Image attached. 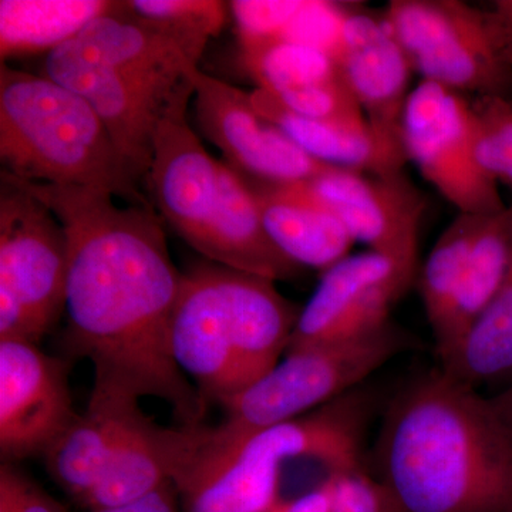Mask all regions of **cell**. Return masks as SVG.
I'll use <instances>...</instances> for the list:
<instances>
[{"mask_svg":"<svg viewBox=\"0 0 512 512\" xmlns=\"http://www.w3.org/2000/svg\"><path fill=\"white\" fill-rule=\"evenodd\" d=\"M19 183L66 231V359L92 363L93 389L156 397L181 427H201L208 403L171 350L183 272L171 259L163 218L154 208L120 207L93 188Z\"/></svg>","mask_w":512,"mask_h":512,"instance_id":"cell-1","label":"cell"},{"mask_svg":"<svg viewBox=\"0 0 512 512\" xmlns=\"http://www.w3.org/2000/svg\"><path fill=\"white\" fill-rule=\"evenodd\" d=\"M375 457L403 512H512V433L488 396L440 367L394 394Z\"/></svg>","mask_w":512,"mask_h":512,"instance_id":"cell-2","label":"cell"},{"mask_svg":"<svg viewBox=\"0 0 512 512\" xmlns=\"http://www.w3.org/2000/svg\"><path fill=\"white\" fill-rule=\"evenodd\" d=\"M0 161L2 173L26 183L93 188L154 208L89 101L6 63L0 66Z\"/></svg>","mask_w":512,"mask_h":512,"instance_id":"cell-3","label":"cell"},{"mask_svg":"<svg viewBox=\"0 0 512 512\" xmlns=\"http://www.w3.org/2000/svg\"><path fill=\"white\" fill-rule=\"evenodd\" d=\"M412 340L392 322L360 338L289 350L271 370L220 402L227 419L208 431L207 444L225 446L313 412L362 386Z\"/></svg>","mask_w":512,"mask_h":512,"instance_id":"cell-4","label":"cell"},{"mask_svg":"<svg viewBox=\"0 0 512 512\" xmlns=\"http://www.w3.org/2000/svg\"><path fill=\"white\" fill-rule=\"evenodd\" d=\"M383 16L424 82L468 97L511 96L512 69L485 10L461 0H392Z\"/></svg>","mask_w":512,"mask_h":512,"instance_id":"cell-5","label":"cell"},{"mask_svg":"<svg viewBox=\"0 0 512 512\" xmlns=\"http://www.w3.org/2000/svg\"><path fill=\"white\" fill-rule=\"evenodd\" d=\"M402 143L407 161L458 214L488 215L507 207L474 154L471 97L420 80L404 110Z\"/></svg>","mask_w":512,"mask_h":512,"instance_id":"cell-6","label":"cell"},{"mask_svg":"<svg viewBox=\"0 0 512 512\" xmlns=\"http://www.w3.org/2000/svg\"><path fill=\"white\" fill-rule=\"evenodd\" d=\"M69 247L62 222L10 175L0 188V295L18 302L37 342L66 311Z\"/></svg>","mask_w":512,"mask_h":512,"instance_id":"cell-7","label":"cell"},{"mask_svg":"<svg viewBox=\"0 0 512 512\" xmlns=\"http://www.w3.org/2000/svg\"><path fill=\"white\" fill-rule=\"evenodd\" d=\"M204 136L238 173L274 184L305 183L330 165L303 151L276 124L262 116L251 93L212 77L195 66L187 70Z\"/></svg>","mask_w":512,"mask_h":512,"instance_id":"cell-8","label":"cell"},{"mask_svg":"<svg viewBox=\"0 0 512 512\" xmlns=\"http://www.w3.org/2000/svg\"><path fill=\"white\" fill-rule=\"evenodd\" d=\"M72 362L35 343L0 340V457L18 464L45 456L76 421Z\"/></svg>","mask_w":512,"mask_h":512,"instance_id":"cell-9","label":"cell"},{"mask_svg":"<svg viewBox=\"0 0 512 512\" xmlns=\"http://www.w3.org/2000/svg\"><path fill=\"white\" fill-rule=\"evenodd\" d=\"M367 251L419 274V237L426 212L423 194L403 173L377 175L330 167L299 183Z\"/></svg>","mask_w":512,"mask_h":512,"instance_id":"cell-10","label":"cell"},{"mask_svg":"<svg viewBox=\"0 0 512 512\" xmlns=\"http://www.w3.org/2000/svg\"><path fill=\"white\" fill-rule=\"evenodd\" d=\"M192 97L185 74L154 130L146 187L163 221L198 251L218 201L220 161L211 157L188 123Z\"/></svg>","mask_w":512,"mask_h":512,"instance_id":"cell-11","label":"cell"},{"mask_svg":"<svg viewBox=\"0 0 512 512\" xmlns=\"http://www.w3.org/2000/svg\"><path fill=\"white\" fill-rule=\"evenodd\" d=\"M417 275L376 252L350 254L320 275L303 306L289 350L370 335L386 328L394 303Z\"/></svg>","mask_w":512,"mask_h":512,"instance_id":"cell-12","label":"cell"},{"mask_svg":"<svg viewBox=\"0 0 512 512\" xmlns=\"http://www.w3.org/2000/svg\"><path fill=\"white\" fill-rule=\"evenodd\" d=\"M45 76L92 104L131 173L138 183L146 185L154 130L185 74L46 62Z\"/></svg>","mask_w":512,"mask_h":512,"instance_id":"cell-13","label":"cell"},{"mask_svg":"<svg viewBox=\"0 0 512 512\" xmlns=\"http://www.w3.org/2000/svg\"><path fill=\"white\" fill-rule=\"evenodd\" d=\"M335 62L369 126L403 150V116L414 70L384 16L346 8Z\"/></svg>","mask_w":512,"mask_h":512,"instance_id":"cell-14","label":"cell"},{"mask_svg":"<svg viewBox=\"0 0 512 512\" xmlns=\"http://www.w3.org/2000/svg\"><path fill=\"white\" fill-rule=\"evenodd\" d=\"M116 9L94 19L73 39L47 55L46 62L133 72L187 73L214 37L208 30L120 15ZM130 9V8H128Z\"/></svg>","mask_w":512,"mask_h":512,"instance_id":"cell-15","label":"cell"},{"mask_svg":"<svg viewBox=\"0 0 512 512\" xmlns=\"http://www.w3.org/2000/svg\"><path fill=\"white\" fill-rule=\"evenodd\" d=\"M170 336L175 363L205 402L220 403L238 392L221 265L202 262L183 274Z\"/></svg>","mask_w":512,"mask_h":512,"instance_id":"cell-16","label":"cell"},{"mask_svg":"<svg viewBox=\"0 0 512 512\" xmlns=\"http://www.w3.org/2000/svg\"><path fill=\"white\" fill-rule=\"evenodd\" d=\"M373 407V394L360 386L313 412L225 446L242 444L282 466L288 461L313 460L326 467L328 476L365 468L366 429Z\"/></svg>","mask_w":512,"mask_h":512,"instance_id":"cell-17","label":"cell"},{"mask_svg":"<svg viewBox=\"0 0 512 512\" xmlns=\"http://www.w3.org/2000/svg\"><path fill=\"white\" fill-rule=\"evenodd\" d=\"M208 427L168 429L144 414L111 456L106 470L84 498L86 512L133 503L183 473L197 454Z\"/></svg>","mask_w":512,"mask_h":512,"instance_id":"cell-18","label":"cell"},{"mask_svg":"<svg viewBox=\"0 0 512 512\" xmlns=\"http://www.w3.org/2000/svg\"><path fill=\"white\" fill-rule=\"evenodd\" d=\"M222 284L241 392L281 362L302 308L286 299L276 282L262 276L222 266Z\"/></svg>","mask_w":512,"mask_h":512,"instance_id":"cell-19","label":"cell"},{"mask_svg":"<svg viewBox=\"0 0 512 512\" xmlns=\"http://www.w3.org/2000/svg\"><path fill=\"white\" fill-rule=\"evenodd\" d=\"M197 252L214 264L274 282L292 281L302 271L269 237L254 192L227 161H220L217 205Z\"/></svg>","mask_w":512,"mask_h":512,"instance_id":"cell-20","label":"cell"},{"mask_svg":"<svg viewBox=\"0 0 512 512\" xmlns=\"http://www.w3.org/2000/svg\"><path fill=\"white\" fill-rule=\"evenodd\" d=\"M144 414L136 397L92 389L86 412L43 456L50 478L80 507Z\"/></svg>","mask_w":512,"mask_h":512,"instance_id":"cell-21","label":"cell"},{"mask_svg":"<svg viewBox=\"0 0 512 512\" xmlns=\"http://www.w3.org/2000/svg\"><path fill=\"white\" fill-rule=\"evenodd\" d=\"M254 192L266 231L279 251L320 275L352 254L348 229L299 183L274 184L242 175Z\"/></svg>","mask_w":512,"mask_h":512,"instance_id":"cell-22","label":"cell"},{"mask_svg":"<svg viewBox=\"0 0 512 512\" xmlns=\"http://www.w3.org/2000/svg\"><path fill=\"white\" fill-rule=\"evenodd\" d=\"M251 96L262 116L281 128L286 136L320 163L367 174L403 173L407 158L402 148L377 136L369 124L306 119L285 109L265 90L256 89Z\"/></svg>","mask_w":512,"mask_h":512,"instance_id":"cell-23","label":"cell"},{"mask_svg":"<svg viewBox=\"0 0 512 512\" xmlns=\"http://www.w3.org/2000/svg\"><path fill=\"white\" fill-rule=\"evenodd\" d=\"M106 0H2L0 55L53 52L82 32L90 22L116 9Z\"/></svg>","mask_w":512,"mask_h":512,"instance_id":"cell-24","label":"cell"},{"mask_svg":"<svg viewBox=\"0 0 512 512\" xmlns=\"http://www.w3.org/2000/svg\"><path fill=\"white\" fill-rule=\"evenodd\" d=\"M512 256V205L485 215L446 329L434 343L437 359L460 340L503 284Z\"/></svg>","mask_w":512,"mask_h":512,"instance_id":"cell-25","label":"cell"},{"mask_svg":"<svg viewBox=\"0 0 512 512\" xmlns=\"http://www.w3.org/2000/svg\"><path fill=\"white\" fill-rule=\"evenodd\" d=\"M439 367L476 389L512 376V256L500 289L456 345L439 357Z\"/></svg>","mask_w":512,"mask_h":512,"instance_id":"cell-26","label":"cell"},{"mask_svg":"<svg viewBox=\"0 0 512 512\" xmlns=\"http://www.w3.org/2000/svg\"><path fill=\"white\" fill-rule=\"evenodd\" d=\"M484 217L458 214L437 239L417 274L416 282L434 343L443 335L453 312L471 248Z\"/></svg>","mask_w":512,"mask_h":512,"instance_id":"cell-27","label":"cell"},{"mask_svg":"<svg viewBox=\"0 0 512 512\" xmlns=\"http://www.w3.org/2000/svg\"><path fill=\"white\" fill-rule=\"evenodd\" d=\"M242 62L258 89L274 94L339 79L338 64L328 53L285 39L241 42Z\"/></svg>","mask_w":512,"mask_h":512,"instance_id":"cell-28","label":"cell"},{"mask_svg":"<svg viewBox=\"0 0 512 512\" xmlns=\"http://www.w3.org/2000/svg\"><path fill=\"white\" fill-rule=\"evenodd\" d=\"M471 120L478 165L512 190V97H471Z\"/></svg>","mask_w":512,"mask_h":512,"instance_id":"cell-29","label":"cell"},{"mask_svg":"<svg viewBox=\"0 0 512 512\" xmlns=\"http://www.w3.org/2000/svg\"><path fill=\"white\" fill-rule=\"evenodd\" d=\"M305 2L295 0H235L229 2L239 33V42L282 39Z\"/></svg>","mask_w":512,"mask_h":512,"instance_id":"cell-30","label":"cell"},{"mask_svg":"<svg viewBox=\"0 0 512 512\" xmlns=\"http://www.w3.org/2000/svg\"><path fill=\"white\" fill-rule=\"evenodd\" d=\"M332 487L330 512H403L396 498L379 477L365 468L329 474Z\"/></svg>","mask_w":512,"mask_h":512,"instance_id":"cell-31","label":"cell"},{"mask_svg":"<svg viewBox=\"0 0 512 512\" xmlns=\"http://www.w3.org/2000/svg\"><path fill=\"white\" fill-rule=\"evenodd\" d=\"M131 12L144 19L178 23L217 36L227 20V6L217 0H133Z\"/></svg>","mask_w":512,"mask_h":512,"instance_id":"cell-32","label":"cell"},{"mask_svg":"<svg viewBox=\"0 0 512 512\" xmlns=\"http://www.w3.org/2000/svg\"><path fill=\"white\" fill-rule=\"evenodd\" d=\"M0 510L5 512H67L59 501L46 493L20 470L18 464H0Z\"/></svg>","mask_w":512,"mask_h":512,"instance_id":"cell-33","label":"cell"},{"mask_svg":"<svg viewBox=\"0 0 512 512\" xmlns=\"http://www.w3.org/2000/svg\"><path fill=\"white\" fill-rule=\"evenodd\" d=\"M92 512H183V508H181L177 488L173 481H168L153 493L147 494L146 497L133 501V503Z\"/></svg>","mask_w":512,"mask_h":512,"instance_id":"cell-34","label":"cell"},{"mask_svg":"<svg viewBox=\"0 0 512 512\" xmlns=\"http://www.w3.org/2000/svg\"><path fill=\"white\" fill-rule=\"evenodd\" d=\"M332 510V487L329 477L322 484L308 493L291 498V500L276 501L265 512H330Z\"/></svg>","mask_w":512,"mask_h":512,"instance_id":"cell-35","label":"cell"},{"mask_svg":"<svg viewBox=\"0 0 512 512\" xmlns=\"http://www.w3.org/2000/svg\"><path fill=\"white\" fill-rule=\"evenodd\" d=\"M485 12L505 62L512 69V0H497Z\"/></svg>","mask_w":512,"mask_h":512,"instance_id":"cell-36","label":"cell"},{"mask_svg":"<svg viewBox=\"0 0 512 512\" xmlns=\"http://www.w3.org/2000/svg\"><path fill=\"white\" fill-rule=\"evenodd\" d=\"M491 404L512 433V376L497 393L488 396Z\"/></svg>","mask_w":512,"mask_h":512,"instance_id":"cell-37","label":"cell"},{"mask_svg":"<svg viewBox=\"0 0 512 512\" xmlns=\"http://www.w3.org/2000/svg\"><path fill=\"white\" fill-rule=\"evenodd\" d=\"M0 512H5V511L0 510Z\"/></svg>","mask_w":512,"mask_h":512,"instance_id":"cell-38","label":"cell"}]
</instances>
